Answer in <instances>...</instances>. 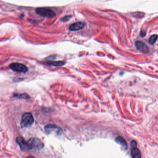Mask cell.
<instances>
[{"instance_id":"6da1fadb","label":"cell","mask_w":158,"mask_h":158,"mask_svg":"<svg viewBox=\"0 0 158 158\" xmlns=\"http://www.w3.org/2000/svg\"><path fill=\"white\" fill-rule=\"evenodd\" d=\"M29 149L40 150L42 149L44 146L43 142L39 139L32 138L30 139L28 142Z\"/></svg>"},{"instance_id":"7a4b0ae2","label":"cell","mask_w":158,"mask_h":158,"mask_svg":"<svg viewBox=\"0 0 158 158\" xmlns=\"http://www.w3.org/2000/svg\"><path fill=\"white\" fill-rule=\"evenodd\" d=\"M34 121L32 114L30 113L24 114L21 119L20 126L22 128H26L31 126Z\"/></svg>"},{"instance_id":"3957f363","label":"cell","mask_w":158,"mask_h":158,"mask_svg":"<svg viewBox=\"0 0 158 158\" xmlns=\"http://www.w3.org/2000/svg\"><path fill=\"white\" fill-rule=\"evenodd\" d=\"M35 12L41 16L47 18H52L56 15V13L52 10L45 8H36L35 9Z\"/></svg>"},{"instance_id":"277c9868","label":"cell","mask_w":158,"mask_h":158,"mask_svg":"<svg viewBox=\"0 0 158 158\" xmlns=\"http://www.w3.org/2000/svg\"><path fill=\"white\" fill-rule=\"evenodd\" d=\"M9 67L13 71L18 72L25 73L28 71V67L25 65L21 63H13L9 65Z\"/></svg>"},{"instance_id":"5b68a950","label":"cell","mask_w":158,"mask_h":158,"mask_svg":"<svg viewBox=\"0 0 158 158\" xmlns=\"http://www.w3.org/2000/svg\"><path fill=\"white\" fill-rule=\"evenodd\" d=\"M45 129L48 134L55 133L57 135H60L63 132L60 128L53 124H48L45 126Z\"/></svg>"},{"instance_id":"8992f818","label":"cell","mask_w":158,"mask_h":158,"mask_svg":"<svg viewBox=\"0 0 158 158\" xmlns=\"http://www.w3.org/2000/svg\"><path fill=\"white\" fill-rule=\"evenodd\" d=\"M137 49L143 53H147L149 52V48L146 45L141 41H137L135 43Z\"/></svg>"},{"instance_id":"52a82bcc","label":"cell","mask_w":158,"mask_h":158,"mask_svg":"<svg viewBox=\"0 0 158 158\" xmlns=\"http://www.w3.org/2000/svg\"><path fill=\"white\" fill-rule=\"evenodd\" d=\"M85 26V23L84 22L78 21L72 23L69 26V30L71 31H76L83 29Z\"/></svg>"},{"instance_id":"ba28073f","label":"cell","mask_w":158,"mask_h":158,"mask_svg":"<svg viewBox=\"0 0 158 158\" xmlns=\"http://www.w3.org/2000/svg\"><path fill=\"white\" fill-rule=\"evenodd\" d=\"M16 142L20 146V149L21 150L25 151L29 149V147L28 143H26L24 139L21 137H18L16 138Z\"/></svg>"},{"instance_id":"9c48e42d","label":"cell","mask_w":158,"mask_h":158,"mask_svg":"<svg viewBox=\"0 0 158 158\" xmlns=\"http://www.w3.org/2000/svg\"><path fill=\"white\" fill-rule=\"evenodd\" d=\"M115 142L122 146L124 150H127L128 146L125 140L121 136H118L115 139Z\"/></svg>"},{"instance_id":"30bf717a","label":"cell","mask_w":158,"mask_h":158,"mask_svg":"<svg viewBox=\"0 0 158 158\" xmlns=\"http://www.w3.org/2000/svg\"><path fill=\"white\" fill-rule=\"evenodd\" d=\"M132 158H141L142 154L140 150L136 147H133L131 151Z\"/></svg>"},{"instance_id":"8fae6325","label":"cell","mask_w":158,"mask_h":158,"mask_svg":"<svg viewBox=\"0 0 158 158\" xmlns=\"http://www.w3.org/2000/svg\"><path fill=\"white\" fill-rule=\"evenodd\" d=\"M47 65H53L54 66H61L65 64V63L62 61H49L46 62Z\"/></svg>"},{"instance_id":"7c38bea8","label":"cell","mask_w":158,"mask_h":158,"mask_svg":"<svg viewBox=\"0 0 158 158\" xmlns=\"http://www.w3.org/2000/svg\"><path fill=\"white\" fill-rule=\"evenodd\" d=\"M14 97L19 98H21V99H29V98H30L29 95L26 93L14 94Z\"/></svg>"},{"instance_id":"4fadbf2b","label":"cell","mask_w":158,"mask_h":158,"mask_svg":"<svg viewBox=\"0 0 158 158\" xmlns=\"http://www.w3.org/2000/svg\"><path fill=\"white\" fill-rule=\"evenodd\" d=\"M158 36L156 34H154L152 35L149 39V43L151 45H153L156 42L157 40L158 39Z\"/></svg>"},{"instance_id":"5bb4252c","label":"cell","mask_w":158,"mask_h":158,"mask_svg":"<svg viewBox=\"0 0 158 158\" xmlns=\"http://www.w3.org/2000/svg\"><path fill=\"white\" fill-rule=\"evenodd\" d=\"M132 15L134 16V17H138V18H141L143 16H144V14L142 12H135L134 13L132 14Z\"/></svg>"},{"instance_id":"9a60e30c","label":"cell","mask_w":158,"mask_h":158,"mask_svg":"<svg viewBox=\"0 0 158 158\" xmlns=\"http://www.w3.org/2000/svg\"><path fill=\"white\" fill-rule=\"evenodd\" d=\"M71 17H72L71 15H65L61 19V21L63 22L68 21V20H70Z\"/></svg>"},{"instance_id":"2e32d148","label":"cell","mask_w":158,"mask_h":158,"mask_svg":"<svg viewBox=\"0 0 158 158\" xmlns=\"http://www.w3.org/2000/svg\"><path fill=\"white\" fill-rule=\"evenodd\" d=\"M131 146L133 147H136V146H137V143L136 142H135L134 141H132L131 142Z\"/></svg>"},{"instance_id":"e0dca14e","label":"cell","mask_w":158,"mask_h":158,"mask_svg":"<svg viewBox=\"0 0 158 158\" xmlns=\"http://www.w3.org/2000/svg\"><path fill=\"white\" fill-rule=\"evenodd\" d=\"M141 35L142 37H144L146 35V32H142L141 33Z\"/></svg>"},{"instance_id":"ac0fdd59","label":"cell","mask_w":158,"mask_h":158,"mask_svg":"<svg viewBox=\"0 0 158 158\" xmlns=\"http://www.w3.org/2000/svg\"><path fill=\"white\" fill-rule=\"evenodd\" d=\"M27 158H35L34 157H33V156H29Z\"/></svg>"}]
</instances>
